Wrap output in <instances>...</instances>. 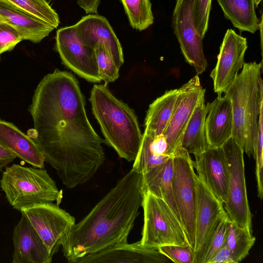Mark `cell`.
<instances>
[{"mask_svg": "<svg viewBox=\"0 0 263 263\" xmlns=\"http://www.w3.org/2000/svg\"><path fill=\"white\" fill-rule=\"evenodd\" d=\"M33 128L28 134L66 187L85 183L105 161V143L90 124L76 77L55 69L40 81L28 108Z\"/></svg>", "mask_w": 263, "mask_h": 263, "instance_id": "obj_1", "label": "cell"}, {"mask_svg": "<svg viewBox=\"0 0 263 263\" xmlns=\"http://www.w3.org/2000/svg\"><path fill=\"white\" fill-rule=\"evenodd\" d=\"M141 178L132 168L74 224L61 246L69 262L127 242L142 206Z\"/></svg>", "mask_w": 263, "mask_h": 263, "instance_id": "obj_2", "label": "cell"}, {"mask_svg": "<svg viewBox=\"0 0 263 263\" xmlns=\"http://www.w3.org/2000/svg\"><path fill=\"white\" fill-rule=\"evenodd\" d=\"M89 101L105 143L112 147L120 158L128 162L134 161L142 139L134 110L113 95L104 84L93 86Z\"/></svg>", "mask_w": 263, "mask_h": 263, "instance_id": "obj_3", "label": "cell"}, {"mask_svg": "<svg viewBox=\"0 0 263 263\" xmlns=\"http://www.w3.org/2000/svg\"><path fill=\"white\" fill-rule=\"evenodd\" d=\"M262 63H245L224 91L231 101L233 119L232 138L249 157L253 155L258 121L263 107Z\"/></svg>", "mask_w": 263, "mask_h": 263, "instance_id": "obj_4", "label": "cell"}, {"mask_svg": "<svg viewBox=\"0 0 263 263\" xmlns=\"http://www.w3.org/2000/svg\"><path fill=\"white\" fill-rule=\"evenodd\" d=\"M6 198L18 211L34 204L55 202L61 203L63 195L43 168L13 164L6 167L0 181Z\"/></svg>", "mask_w": 263, "mask_h": 263, "instance_id": "obj_5", "label": "cell"}, {"mask_svg": "<svg viewBox=\"0 0 263 263\" xmlns=\"http://www.w3.org/2000/svg\"><path fill=\"white\" fill-rule=\"evenodd\" d=\"M144 223L140 240L144 247L189 245L183 227L170 206L149 192L143 194Z\"/></svg>", "mask_w": 263, "mask_h": 263, "instance_id": "obj_6", "label": "cell"}, {"mask_svg": "<svg viewBox=\"0 0 263 263\" xmlns=\"http://www.w3.org/2000/svg\"><path fill=\"white\" fill-rule=\"evenodd\" d=\"M172 189L175 201L189 245L195 242L197 200L196 174L190 154L183 148L173 155Z\"/></svg>", "mask_w": 263, "mask_h": 263, "instance_id": "obj_7", "label": "cell"}, {"mask_svg": "<svg viewBox=\"0 0 263 263\" xmlns=\"http://www.w3.org/2000/svg\"><path fill=\"white\" fill-rule=\"evenodd\" d=\"M229 171L226 201L223 204L229 219L252 233V214L248 199L243 151L231 138L222 146Z\"/></svg>", "mask_w": 263, "mask_h": 263, "instance_id": "obj_8", "label": "cell"}, {"mask_svg": "<svg viewBox=\"0 0 263 263\" xmlns=\"http://www.w3.org/2000/svg\"><path fill=\"white\" fill-rule=\"evenodd\" d=\"M53 257L65 240L75 218L53 202L34 204L21 210Z\"/></svg>", "mask_w": 263, "mask_h": 263, "instance_id": "obj_9", "label": "cell"}, {"mask_svg": "<svg viewBox=\"0 0 263 263\" xmlns=\"http://www.w3.org/2000/svg\"><path fill=\"white\" fill-rule=\"evenodd\" d=\"M195 0H176L172 26L185 61L197 75L205 71L207 61L203 50L202 39L195 21Z\"/></svg>", "mask_w": 263, "mask_h": 263, "instance_id": "obj_10", "label": "cell"}, {"mask_svg": "<svg viewBox=\"0 0 263 263\" xmlns=\"http://www.w3.org/2000/svg\"><path fill=\"white\" fill-rule=\"evenodd\" d=\"M55 47L63 63L87 81L100 83L94 48L82 39L74 25L57 31Z\"/></svg>", "mask_w": 263, "mask_h": 263, "instance_id": "obj_11", "label": "cell"}, {"mask_svg": "<svg viewBox=\"0 0 263 263\" xmlns=\"http://www.w3.org/2000/svg\"><path fill=\"white\" fill-rule=\"evenodd\" d=\"M247 48L246 38L231 29L227 31L220 47L216 66L210 73L214 92L218 95L224 92L242 68Z\"/></svg>", "mask_w": 263, "mask_h": 263, "instance_id": "obj_12", "label": "cell"}, {"mask_svg": "<svg viewBox=\"0 0 263 263\" xmlns=\"http://www.w3.org/2000/svg\"><path fill=\"white\" fill-rule=\"evenodd\" d=\"M205 89L201 84L198 75L191 78L178 88V95L171 119L163 133L168 152L173 156L181 148L182 136L187 123Z\"/></svg>", "mask_w": 263, "mask_h": 263, "instance_id": "obj_13", "label": "cell"}, {"mask_svg": "<svg viewBox=\"0 0 263 263\" xmlns=\"http://www.w3.org/2000/svg\"><path fill=\"white\" fill-rule=\"evenodd\" d=\"M196 184L194 253L200 250L220 220L227 216L222 202L210 191L197 174Z\"/></svg>", "mask_w": 263, "mask_h": 263, "instance_id": "obj_14", "label": "cell"}, {"mask_svg": "<svg viewBox=\"0 0 263 263\" xmlns=\"http://www.w3.org/2000/svg\"><path fill=\"white\" fill-rule=\"evenodd\" d=\"M194 156L193 165L197 176L224 204L228 195L229 171L222 147L209 146Z\"/></svg>", "mask_w": 263, "mask_h": 263, "instance_id": "obj_15", "label": "cell"}, {"mask_svg": "<svg viewBox=\"0 0 263 263\" xmlns=\"http://www.w3.org/2000/svg\"><path fill=\"white\" fill-rule=\"evenodd\" d=\"M173 261L158 248H148L140 241L119 244L85 256L76 263H168Z\"/></svg>", "mask_w": 263, "mask_h": 263, "instance_id": "obj_16", "label": "cell"}, {"mask_svg": "<svg viewBox=\"0 0 263 263\" xmlns=\"http://www.w3.org/2000/svg\"><path fill=\"white\" fill-rule=\"evenodd\" d=\"M84 41L92 48L102 44L110 55L118 68L124 63L121 45L108 20L97 14L83 16L74 25Z\"/></svg>", "mask_w": 263, "mask_h": 263, "instance_id": "obj_17", "label": "cell"}, {"mask_svg": "<svg viewBox=\"0 0 263 263\" xmlns=\"http://www.w3.org/2000/svg\"><path fill=\"white\" fill-rule=\"evenodd\" d=\"M13 263H50L51 256L42 239L23 215L12 233Z\"/></svg>", "mask_w": 263, "mask_h": 263, "instance_id": "obj_18", "label": "cell"}, {"mask_svg": "<svg viewBox=\"0 0 263 263\" xmlns=\"http://www.w3.org/2000/svg\"><path fill=\"white\" fill-rule=\"evenodd\" d=\"M205 120L206 142L210 147L222 146L232 136L233 119L231 102L226 95L206 104Z\"/></svg>", "mask_w": 263, "mask_h": 263, "instance_id": "obj_19", "label": "cell"}, {"mask_svg": "<svg viewBox=\"0 0 263 263\" xmlns=\"http://www.w3.org/2000/svg\"><path fill=\"white\" fill-rule=\"evenodd\" d=\"M0 143L16 157L35 167L44 168L45 157L35 141L14 124L1 119Z\"/></svg>", "mask_w": 263, "mask_h": 263, "instance_id": "obj_20", "label": "cell"}, {"mask_svg": "<svg viewBox=\"0 0 263 263\" xmlns=\"http://www.w3.org/2000/svg\"><path fill=\"white\" fill-rule=\"evenodd\" d=\"M173 161L171 157L159 165L141 174V189L143 194L149 192L164 200L181 222L173 195Z\"/></svg>", "mask_w": 263, "mask_h": 263, "instance_id": "obj_21", "label": "cell"}, {"mask_svg": "<svg viewBox=\"0 0 263 263\" xmlns=\"http://www.w3.org/2000/svg\"><path fill=\"white\" fill-rule=\"evenodd\" d=\"M0 22L11 26L22 36L23 40L40 42L54 29L26 13L0 3Z\"/></svg>", "mask_w": 263, "mask_h": 263, "instance_id": "obj_22", "label": "cell"}, {"mask_svg": "<svg viewBox=\"0 0 263 263\" xmlns=\"http://www.w3.org/2000/svg\"><path fill=\"white\" fill-rule=\"evenodd\" d=\"M173 157L168 152L167 143L163 134L154 135L144 132L132 168L143 174Z\"/></svg>", "mask_w": 263, "mask_h": 263, "instance_id": "obj_23", "label": "cell"}, {"mask_svg": "<svg viewBox=\"0 0 263 263\" xmlns=\"http://www.w3.org/2000/svg\"><path fill=\"white\" fill-rule=\"evenodd\" d=\"M178 89L166 91L149 105L144 120V132L159 135L163 134L174 109Z\"/></svg>", "mask_w": 263, "mask_h": 263, "instance_id": "obj_24", "label": "cell"}, {"mask_svg": "<svg viewBox=\"0 0 263 263\" xmlns=\"http://www.w3.org/2000/svg\"><path fill=\"white\" fill-rule=\"evenodd\" d=\"M204 96L200 99L196 106L181 140V147L194 155L203 152L209 147L205 132L207 110Z\"/></svg>", "mask_w": 263, "mask_h": 263, "instance_id": "obj_25", "label": "cell"}, {"mask_svg": "<svg viewBox=\"0 0 263 263\" xmlns=\"http://www.w3.org/2000/svg\"><path fill=\"white\" fill-rule=\"evenodd\" d=\"M225 16L240 31L255 33L259 29L254 0H217Z\"/></svg>", "mask_w": 263, "mask_h": 263, "instance_id": "obj_26", "label": "cell"}, {"mask_svg": "<svg viewBox=\"0 0 263 263\" xmlns=\"http://www.w3.org/2000/svg\"><path fill=\"white\" fill-rule=\"evenodd\" d=\"M255 240L252 232L228 219L226 242L236 263L248 256Z\"/></svg>", "mask_w": 263, "mask_h": 263, "instance_id": "obj_27", "label": "cell"}, {"mask_svg": "<svg viewBox=\"0 0 263 263\" xmlns=\"http://www.w3.org/2000/svg\"><path fill=\"white\" fill-rule=\"evenodd\" d=\"M0 3L35 17L54 29L60 24L58 14L46 0H0Z\"/></svg>", "mask_w": 263, "mask_h": 263, "instance_id": "obj_28", "label": "cell"}, {"mask_svg": "<svg viewBox=\"0 0 263 263\" xmlns=\"http://www.w3.org/2000/svg\"><path fill=\"white\" fill-rule=\"evenodd\" d=\"M129 24L133 29L142 31L154 22L149 0H120Z\"/></svg>", "mask_w": 263, "mask_h": 263, "instance_id": "obj_29", "label": "cell"}, {"mask_svg": "<svg viewBox=\"0 0 263 263\" xmlns=\"http://www.w3.org/2000/svg\"><path fill=\"white\" fill-rule=\"evenodd\" d=\"M228 215L222 218L200 250L195 253L193 263H209L226 241Z\"/></svg>", "mask_w": 263, "mask_h": 263, "instance_id": "obj_30", "label": "cell"}, {"mask_svg": "<svg viewBox=\"0 0 263 263\" xmlns=\"http://www.w3.org/2000/svg\"><path fill=\"white\" fill-rule=\"evenodd\" d=\"M94 51L99 77L107 86L118 79L119 69L103 44H97Z\"/></svg>", "mask_w": 263, "mask_h": 263, "instance_id": "obj_31", "label": "cell"}, {"mask_svg": "<svg viewBox=\"0 0 263 263\" xmlns=\"http://www.w3.org/2000/svg\"><path fill=\"white\" fill-rule=\"evenodd\" d=\"M159 250L173 262L193 263L195 253L190 246L166 245L158 248Z\"/></svg>", "mask_w": 263, "mask_h": 263, "instance_id": "obj_32", "label": "cell"}, {"mask_svg": "<svg viewBox=\"0 0 263 263\" xmlns=\"http://www.w3.org/2000/svg\"><path fill=\"white\" fill-rule=\"evenodd\" d=\"M23 40L22 36L16 30L6 23L0 22V55L12 50Z\"/></svg>", "mask_w": 263, "mask_h": 263, "instance_id": "obj_33", "label": "cell"}, {"mask_svg": "<svg viewBox=\"0 0 263 263\" xmlns=\"http://www.w3.org/2000/svg\"><path fill=\"white\" fill-rule=\"evenodd\" d=\"M212 0H195L194 17L197 30L203 38L207 31Z\"/></svg>", "mask_w": 263, "mask_h": 263, "instance_id": "obj_34", "label": "cell"}, {"mask_svg": "<svg viewBox=\"0 0 263 263\" xmlns=\"http://www.w3.org/2000/svg\"><path fill=\"white\" fill-rule=\"evenodd\" d=\"M209 263H236L226 245L217 252Z\"/></svg>", "mask_w": 263, "mask_h": 263, "instance_id": "obj_35", "label": "cell"}, {"mask_svg": "<svg viewBox=\"0 0 263 263\" xmlns=\"http://www.w3.org/2000/svg\"><path fill=\"white\" fill-rule=\"evenodd\" d=\"M16 158L15 154L0 143V171Z\"/></svg>", "mask_w": 263, "mask_h": 263, "instance_id": "obj_36", "label": "cell"}, {"mask_svg": "<svg viewBox=\"0 0 263 263\" xmlns=\"http://www.w3.org/2000/svg\"><path fill=\"white\" fill-rule=\"evenodd\" d=\"M100 3V0H78L77 1L78 5L85 11L86 14H97Z\"/></svg>", "mask_w": 263, "mask_h": 263, "instance_id": "obj_37", "label": "cell"}, {"mask_svg": "<svg viewBox=\"0 0 263 263\" xmlns=\"http://www.w3.org/2000/svg\"><path fill=\"white\" fill-rule=\"evenodd\" d=\"M262 0H254L255 6L257 7Z\"/></svg>", "mask_w": 263, "mask_h": 263, "instance_id": "obj_38", "label": "cell"}]
</instances>
